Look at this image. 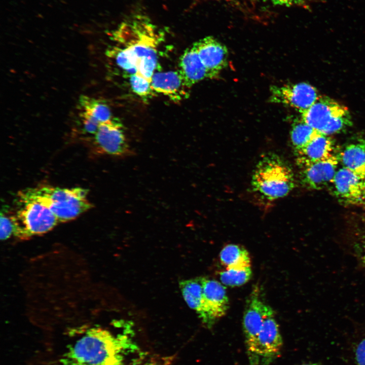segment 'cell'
Instances as JSON below:
<instances>
[{"instance_id": "cell-1", "label": "cell", "mask_w": 365, "mask_h": 365, "mask_svg": "<svg viewBox=\"0 0 365 365\" xmlns=\"http://www.w3.org/2000/svg\"><path fill=\"white\" fill-rule=\"evenodd\" d=\"M137 349L128 335L94 327L67 346L57 364L125 365L126 357Z\"/></svg>"}, {"instance_id": "cell-2", "label": "cell", "mask_w": 365, "mask_h": 365, "mask_svg": "<svg viewBox=\"0 0 365 365\" xmlns=\"http://www.w3.org/2000/svg\"><path fill=\"white\" fill-rule=\"evenodd\" d=\"M112 36L134 59L137 74L150 81L158 65V48L164 34L147 16L132 15L123 21Z\"/></svg>"}, {"instance_id": "cell-3", "label": "cell", "mask_w": 365, "mask_h": 365, "mask_svg": "<svg viewBox=\"0 0 365 365\" xmlns=\"http://www.w3.org/2000/svg\"><path fill=\"white\" fill-rule=\"evenodd\" d=\"M13 212L15 225L14 235L21 239L51 230L59 223L50 208L35 194L33 188L18 192Z\"/></svg>"}, {"instance_id": "cell-4", "label": "cell", "mask_w": 365, "mask_h": 365, "mask_svg": "<svg viewBox=\"0 0 365 365\" xmlns=\"http://www.w3.org/2000/svg\"><path fill=\"white\" fill-rule=\"evenodd\" d=\"M251 186L254 192L270 201L283 198L295 187L293 170L279 156L267 154L254 170Z\"/></svg>"}, {"instance_id": "cell-5", "label": "cell", "mask_w": 365, "mask_h": 365, "mask_svg": "<svg viewBox=\"0 0 365 365\" xmlns=\"http://www.w3.org/2000/svg\"><path fill=\"white\" fill-rule=\"evenodd\" d=\"M33 189L59 222L75 219L93 207L87 199L88 191L82 188L66 189L42 185Z\"/></svg>"}, {"instance_id": "cell-6", "label": "cell", "mask_w": 365, "mask_h": 365, "mask_svg": "<svg viewBox=\"0 0 365 365\" xmlns=\"http://www.w3.org/2000/svg\"><path fill=\"white\" fill-rule=\"evenodd\" d=\"M301 114L306 123L324 135L341 132L352 125L348 108L326 96L320 95Z\"/></svg>"}, {"instance_id": "cell-7", "label": "cell", "mask_w": 365, "mask_h": 365, "mask_svg": "<svg viewBox=\"0 0 365 365\" xmlns=\"http://www.w3.org/2000/svg\"><path fill=\"white\" fill-rule=\"evenodd\" d=\"M282 340L272 309L268 306L263 326L255 341L247 347L250 365L268 363L279 353Z\"/></svg>"}, {"instance_id": "cell-8", "label": "cell", "mask_w": 365, "mask_h": 365, "mask_svg": "<svg viewBox=\"0 0 365 365\" xmlns=\"http://www.w3.org/2000/svg\"><path fill=\"white\" fill-rule=\"evenodd\" d=\"M270 101L293 107L301 114L319 98L317 90L305 82L273 86L270 89Z\"/></svg>"}, {"instance_id": "cell-9", "label": "cell", "mask_w": 365, "mask_h": 365, "mask_svg": "<svg viewBox=\"0 0 365 365\" xmlns=\"http://www.w3.org/2000/svg\"><path fill=\"white\" fill-rule=\"evenodd\" d=\"M203 303L199 315L203 323L211 327L224 316L229 308V299L225 286L218 281L202 277Z\"/></svg>"}, {"instance_id": "cell-10", "label": "cell", "mask_w": 365, "mask_h": 365, "mask_svg": "<svg viewBox=\"0 0 365 365\" xmlns=\"http://www.w3.org/2000/svg\"><path fill=\"white\" fill-rule=\"evenodd\" d=\"M332 191L341 202L351 205L365 204V179L343 167L337 170L331 182Z\"/></svg>"}, {"instance_id": "cell-11", "label": "cell", "mask_w": 365, "mask_h": 365, "mask_svg": "<svg viewBox=\"0 0 365 365\" xmlns=\"http://www.w3.org/2000/svg\"><path fill=\"white\" fill-rule=\"evenodd\" d=\"M93 142L100 152L113 156H122L129 151L123 126L117 119L99 124L93 136Z\"/></svg>"}, {"instance_id": "cell-12", "label": "cell", "mask_w": 365, "mask_h": 365, "mask_svg": "<svg viewBox=\"0 0 365 365\" xmlns=\"http://www.w3.org/2000/svg\"><path fill=\"white\" fill-rule=\"evenodd\" d=\"M339 162V152L337 151L326 159L299 168L302 184L307 188L314 190H320L330 185Z\"/></svg>"}, {"instance_id": "cell-13", "label": "cell", "mask_w": 365, "mask_h": 365, "mask_svg": "<svg viewBox=\"0 0 365 365\" xmlns=\"http://www.w3.org/2000/svg\"><path fill=\"white\" fill-rule=\"evenodd\" d=\"M193 46L205 66L207 78L214 79L228 65L227 47L213 36L205 37Z\"/></svg>"}, {"instance_id": "cell-14", "label": "cell", "mask_w": 365, "mask_h": 365, "mask_svg": "<svg viewBox=\"0 0 365 365\" xmlns=\"http://www.w3.org/2000/svg\"><path fill=\"white\" fill-rule=\"evenodd\" d=\"M268 305L260 299L257 288L248 298L243 314V326L247 347L255 341L262 329Z\"/></svg>"}, {"instance_id": "cell-15", "label": "cell", "mask_w": 365, "mask_h": 365, "mask_svg": "<svg viewBox=\"0 0 365 365\" xmlns=\"http://www.w3.org/2000/svg\"><path fill=\"white\" fill-rule=\"evenodd\" d=\"M151 85L155 93H161L174 101H181L189 96V90L178 71L155 72Z\"/></svg>"}, {"instance_id": "cell-16", "label": "cell", "mask_w": 365, "mask_h": 365, "mask_svg": "<svg viewBox=\"0 0 365 365\" xmlns=\"http://www.w3.org/2000/svg\"><path fill=\"white\" fill-rule=\"evenodd\" d=\"M337 150L330 135L319 133L304 147L295 152L296 163L299 168L326 159Z\"/></svg>"}, {"instance_id": "cell-17", "label": "cell", "mask_w": 365, "mask_h": 365, "mask_svg": "<svg viewBox=\"0 0 365 365\" xmlns=\"http://www.w3.org/2000/svg\"><path fill=\"white\" fill-rule=\"evenodd\" d=\"M177 71L184 84L189 89L207 78L206 69L193 45L187 48L180 56Z\"/></svg>"}, {"instance_id": "cell-18", "label": "cell", "mask_w": 365, "mask_h": 365, "mask_svg": "<svg viewBox=\"0 0 365 365\" xmlns=\"http://www.w3.org/2000/svg\"><path fill=\"white\" fill-rule=\"evenodd\" d=\"M344 167L365 179V138H357L339 152Z\"/></svg>"}, {"instance_id": "cell-19", "label": "cell", "mask_w": 365, "mask_h": 365, "mask_svg": "<svg viewBox=\"0 0 365 365\" xmlns=\"http://www.w3.org/2000/svg\"><path fill=\"white\" fill-rule=\"evenodd\" d=\"M79 105L82 110L81 115L91 118L99 124L114 119L110 107L101 100L82 95L79 99Z\"/></svg>"}, {"instance_id": "cell-20", "label": "cell", "mask_w": 365, "mask_h": 365, "mask_svg": "<svg viewBox=\"0 0 365 365\" xmlns=\"http://www.w3.org/2000/svg\"><path fill=\"white\" fill-rule=\"evenodd\" d=\"M220 259L226 269H242L250 266L248 252L237 244H229L224 246L220 252Z\"/></svg>"}, {"instance_id": "cell-21", "label": "cell", "mask_w": 365, "mask_h": 365, "mask_svg": "<svg viewBox=\"0 0 365 365\" xmlns=\"http://www.w3.org/2000/svg\"><path fill=\"white\" fill-rule=\"evenodd\" d=\"M179 284L187 304L199 316L203 303L202 277L181 280Z\"/></svg>"}, {"instance_id": "cell-22", "label": "cell", "mask_w": 365, "mask_h": 365, "mask_svg": "<svg viewBox=\"0 0 365 365\" xmlns=\"http://www.w3.org/2000/svg\"><path fill=\"white\" fill-rule=\"evenodd\" d=\"M319 133L302 119L295 121L293 124L290 134L295 152L304 147Z\"/></svg>"}, {"instance_id": "cell-23", "label": "cell", "mask_w": 365, "mask_h": 365, "mask_svg": "<svg viewBox=\"0 0 365 365\" xmlns=\"http://www.w3.org/2000/svg\"><path fill=\"white\" fill-rule=\"evenodd\" d=\"M251 275L250 266L242 269L230 268L220 272V279L224 285L234 287L241 286L247 282Z\"/></svg>"}, {"instance_id": "cell-24", "label": "cell", "mask_w": 365, "mask_h": 365, "mask_svg": "<svg viewBox=\"0 0 365 365\" xmlns=\"http://www.w3.org/2000/svg\"><path fill=\"white\" fill-rule=\"evenodd\" d=\"M106 53L109 57L114 59L117 65L128 75L137 73L135 62L125 48L120 46L114 47Z\"/></svg>"}, {"instance_id": "cell-25", "label": "cell", "mask_w": 365, "mask_h": 365, "mask_svg": "<svg viewBox=\"0 0 365 365\" xmlns=\"http://www.w3.org/2000/svg\"><path fill=\"white\" fill-rule=\"evenodd\" d=\"M129 83L133 92L140 97L149 98L153 95V91L151 81L137 74L129 75Z\"/></svg>"}, {"instance_id": "cell-26", "label": "cell", "mask_w": 365, "mask_h": 365, "mask_svg": "<svg viewBox=\"0 0 365 365\" xmlns=\"http://www.w3.org/2000/svg\"><path fill=\"white\" fill-rule=\"evenodd\" d=\"M4 207L1 210L0 217V235L2 240H5L14 234L15 225L13 212L8 213Z\"/></svg>"}, {"instance_id": "cell-27", "label": "cell", "mask_w": 365, "mask_h": 365, "mask_svg": "<svg viewBox=\"0 0 365 365\" xmlns=\"http://www.w3.org/2000/svg\"><path fill=\"white\" fill-rule=\"evenodd\" d=\"M352 248L358 261L365 267V235H363L354 242Z\"/></svg>"}, {"instance_id": "cell-28", "label": "cell", "mask_w": 365, "mask_h": 365, "mask_svg": "<svg viewBox=\"0 0 365 365\" xmlns=\"http://www.w3.org/2000/svg\"><path fill=\"white\" fill-rule=\"evenodd\" d=\"M82 122V130L84 133L94 136L96 133L99 123L91 118L80 114Z\"/></svg>"}, {"instance_id": "cell-29", "label": "cell", "mask_w": 365, "mask_h": 365, "mask_svg": "<svg viewBox=\"0 0 365 365\" xmlns=\"http://www.w3.org/2000/svg\"><path fill=\"white\" fill-rule=\"evenodd\" d=\"M276 6L292 7L298 6L309 9L310 4L318 0H271Z\"/></svg>"}, {"instance_id": "cell-30", "label": "cell", "mask_w": 365, "mask_h": 365, "mask_svg": "<svg viewBox=\"0 0 365 365\" xmlns=\"http://www.w3.org/2000/svg\"><path fill=\"white\" fill-rule=\"evenodd\" d=\"M355 358L357 365H365V339L360 341L356 349Z\"/></svg>"}, {"instance_id": "cell-31", "label": "cell", "mask_w": 365, "mask_h": 365, "mask_svg": "<svg viewBox=\"0 0 365 365\" xmlns=\"http://www.w3.org/2000/svg\"><path fill=\"white\" fill-rule=\"evenodd\" d=\"M129 365H162L156 359L141 355L133 359Z\"/></svg>"}, {"instance_id": "cell-32", "label": "cell", "mask_w": 365, "mask_h": 365, "mask_svg": "<svg viewBox=\"0 0 365 365\" xmlns=\"http://www.w3.org/2000/svg\"><path fill=\"white\" fill-rule=\"evenodd\" d=\"M199 1H221V2H226L227 3H229L230 4H232L235 7H240L241 4L239 0H197Z\"/></svg>"}, {"instance_id": "cell-33", "label": "cell", "mask_w": 365, "mask_h": 365, "mask_svg": "<svg viewBox=\"0 0 365 365\" xmlns=\"http://www.w3.org/2000/svg\"><path fill=\"white\" fill-rule=\"evenodd\" d=\"M302 365H321V364L319 363H310L303 364Z\"/></svg>"}, {"instance_id": "cell-34", "label": "cell", "mask_w": 365, "mask_h": 365, "mask_svg": "<svg viewBox=\"0 0 365 365\" xmlns=\"http://www.w3.org/2000/svg\"><path fill=\"white\" fill-rule=\"evenodd\" d=\"M363 206H364V208H365V204L363 205Z\"/></svg>"}]
</instances>
